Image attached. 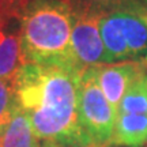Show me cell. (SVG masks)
Wrapping results in <instances>:
<instances>
[{
    "label": "cell",
    "mask_w": 147,
    "mask_h": 147,
    "mask_svg": "<svg viewBox=\"0 0 147 147\" xmlns=\"http://www.w3.org/2000/svg\"><path fill=\"white\" fill-rule=\"evenodd\" d=\"M19 19L25 63L80 74L71 47L74 8L68 0H38L22 12Z\"/></svg>",
    "instance_id": "cell-2"
},
{
    "label": "cell",
    "mask_w": 147,
    "mask_h": 147,
    "mask_svg": "<svg viewBox=\"0 0 147 147\" xmlns=\"http://www.w3.org/2000/svg\"><path fill=\"white\" fill-rule=\"evenodd\" d=\"M147 142V115L117 113L112 144L140 147Z\"/></svg>",
    "instance_id": "cell-8"
},
{
    "label": "cell",
    "mask_w": 147,
    "mask_h": 147,
    "mask_svg": "<svg viewBox=\"0 0 147 147\" xmlns=\"http://www.w3.org/2000/svg\"><path fill=\"white\" fill-rule=\"evenodd\" d=\"M36 147H52V146H51V143L48 142H41V143H37Z\"/></svg>",
    "instance_id": "cell-15"
},
{
    "label": "cell",
    "mask_w": 147,
    "mask_h": 147,
    "mask_svg": "<svg viewBox=\"0 0 147 147\" xmlns=\"http://www.w3.org/2000/svg\"><path fill=\"white\" fill-rule=\"evenodd\" d=\"M18 106L14 82L0 79V132L10 123Z\"/></svg>",
    "instance_id": "cell-11"
},
{
    "label": "cell",
    "mask_w": 147,
    "mask_h": 147,
    "mask_svg": "<svg viewBox=\"0 0 147 147\" xmlns=\"http://www.w3.org/2000/svg\"><path fill=\"white\" fill-rule=\"evenodd\" d=\"M117 113L147 115V74L138 78L117 106Z\"/></svg>",
    "instance_id": "cell-10"
},
{
    "label": "cell",
    "mask_w": 147,
    "mask_h": 147,
    "mask_svg": "<svg viewBox=\"0 0 147 147\" xmlns=\"http://www.w3.org/2000/svg\"><path fill=\"white\" fill-rule=\"evenodd\" d=\"M25 64L21 44V19L0 15V79L14 82Z\"/></svg>",
    "instance_id": "cell-7"
},
{
    "label": "cell",
    "mask_w": 147,
    "mask_h": 147,
    "mask_svg": "<svg viewBox=\"0 0 147 147\" xmlns=\"http://www.w3.org/2000/svg\"><path fill=\"white\" fill-rule=\"evenodd\" d=\"M74 10L76 11H93L104 12L116 7L135 3L138 0H68Z\"/></svg>",
    "instance_id": "cell-12"
},
{
    "label": "cell",
    "mask_w": 147,
    "mask_h": 147,
    "mask_svg": "<svg viewBox=\"0 0 147 147\" xmlns=\"http://www.w3.org/2000/svg\"><path fill=\"white\" fill-rule=\"evenodd\" d=\"M7 4H8V0H0V15H3L5 12Z\"/></svg>",
    "instance_id": "cell-14"
},
{
    "label": "cell",
    "mask_w": 147,
    "mask_h": 147,
    "mask_svg": "<svg viewBox=\"0 0 147 147\" xmlns=\"http://www.w3.org/2000/svg\"><path fill=\"white\" fill-rule=\"evenodd\" d=\"M79 75L34 63H25L19 68L14 79L18 105L27 115L40 142L63 147L90 144L78 117Z\"/></svg>",
    "instance_id": "cell-1"
},
{
    "label": "cell",
    "mask_w": 147,
    "mask_h": 147,
    "mask_svg": "<svg viewBox=\"0 0 147 147\" xmlns=\"http://www.w3.org/2000/svg\"><path fill=\"white\" fill-rule=\"evenodd\" d=\"M95 78L102 93L112 106L117 110V106L123 100L131 84L147 74V64L140 61H120L112 64L94 65Z\"/></svg>",
    "instance_id": "cell-6"
},
{
    "label": "cell",
    "mask_w": 147,
    "mask_h": 147,
    "mask_svg": "<svg viewBox=\"0 0 147 147\" xmlns=\"http://www.w3.org/2000/svg\"><path fill=\"white\" fill-rule=\"evenodd\" d=\"M51 146L52 147H63V146H60V144H55V143H51Z\"/></svg>",
    "instance_id": "cell-17"
},
{
    "label": "cell",
    "mask_w": 147,
    "mask_h": 147,
    "mask_svg": "<svg viewBox=\"0 0 147 147\" xmlns=\"http://www.w3.org/2000/svg\"><path fill=\"white\" fill-rule=\"evenodd\" d=\"M117 110L102 93L94 67L83 69L78 82V117L90 144H112Z\"/></svg>",
    "instance_id": "cell-4"
},
{
    "label": "cell",
    "mask_w": 147,
    "mask_h": 147,
    "mask_svg": "<svg viewBox=\"0 0 147 147\" xmlns=\"http://www.w3.org/2000/svg\"><path fill=\"white\" fill-rule=\"evenodd\" d=\"M101 12L74 10L71 47L79 71L108 64L105 47L100 32Z\"/></svg>",
    "instance_id": "cell-5"
},
{
    "label": "cell",
    "mask_w": 147,
    "mask_h": 147,
    "mask_svg": "<svg viewBox=\"0 0 147 147\" xmlns=\"http://www.w3.org/2000/svg\"><path fill=\"white\" fill-rule=\"evenodd\" d=\"M36 1H38V0H8L7 10H5V12L3 14V15L21 18L22 12L26 10L30 4L36 3Z\"/></svg>",
    "instance_id": "cell-13"
},
{
    "label": "cell",
    "mask_w": 147,
    "mask_h": 147,
    "mask_svg": "<svg viewBox=\"0 0 147 147\" xmlns=\"http://www.w3.org/2000/svg\"><path fill=\"white\" fill-rule=\"evenodd\" d=\"M100 32L108 64H147V10L140 1L101 12Z\"/></svg>",
    "instance_id": "cell-3"
},
{
    "label": "cell",
    "mask_w": 147,
    "mask_h": 147,
    "mask_svg": "<svg viewBox=\"0 0 147 147\" xmlns=\"http://www.w3.org/2000/svg\"><path fill=\"white\" fill-rule=\"evenodd\" d=\"M112 144H89V146H82V147H110Z\"/></svg>",
    "instance_id": "cell-16"
},
{
    "label": "cell",
    "mask_w": 147,
    "mask_h": 147,
    "mask_svg": "<svg viewBox=\"0 0 147 147\" xmlns=\"http://www.w3.org/2000/svg\"><path fill=\"white\" fill-rule=\"evenodd\" d=\"M37 140L29 117L18 106L10 123L0 132V147H36Z\"/></svg>",
    "instance_id": "cell-9"
}]
</instances>
